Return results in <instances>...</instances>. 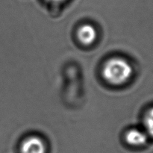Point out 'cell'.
<instances>
[{
  "label": "cell",
  "mask_w": 153,
  "mask_h": 153,
  "mask_svg": "<svg viewBox=\"0 0 153 153\" xmlns=\"http://www.w3.org/2000/svg\"><path fill=\"white\" fill-rule=\"evenodd\" d=\"M143 123L146 134L153 137V107L146 111L143 119Z\"/></svg>",
  "instance_id": "cell-5"
},
{
  "label": "cell",
  "mask_w": 153,
  "mask_h": 153,
  "mask_svg": "<svg viewBox=\"0 0 153 153\" xmlns=\"http://www.w3.org/2000/svg\"><path fill=\"white\" fill-rule=\"evenodd\" d=\"M20 152L21 153H45L46 146L41 138L31 136L22 142Z\"/></svg>",
  "instance_id": "cell-2"
},
{
  "label": "cell",
  "mask_w": 153,
  "mask_h": 153,
  "mask_svg": "<svg viewBox=\"0 0 153 153\" xmlns=\"http://www.w3.org/2000/svg\"><path fill=\"white\" fill-rule=\"evenodd\" d=\"M133 70L131 64L121 58H112L105 63L102 76L111 85H120L131 78Z\"/></svg>",
  "instance_id": "cell-1"
},
{
  "label": "cell",
  "mask_w": 153,
  "mask_h": 153,
  "mask_svg": "<svg viewBox=\"0 0 153 153\" xmlns=\"http://www.w3.org/2000/svg\"><path fill=\"white\" fill-rule=\"evenodd\" d=\"M48 1H52V2H57V3H58V2H62V1H65V0H48Z\"/></svg>",
  "instance_id": "cell-6"
},
{
  "label": "cell",
  "mask_w": 153,
  "mask_h": 153,
  "mask_svg": "<svg viewBox=\"0 0 153 153\" xmlns=\"http://www.w3.org/2000/svg\"><path fill=\"white\" fill-rule=\"evenodd\" d=\"M77 37L82 44L88 46V45L92 44L95 41L97 37V33L93 25L85 24L79 28Z\"/></svg>",
  "instance_id": "cell-4"
},
{
  "label": "cell",
  "mask_w": 153,
  "mask_h": 153,
  "mask_svg": "<svg viewBox=\"0 0 153 153\" xmlns=\"http://www.w3.org/2000/svg\"><path fill=\"white\" fill-rule=\"evenodd\" d=\"M126 141L133 146H141L146 143L148 136L146 132L137 128H131L126 134Z\"/></svg>",
  "instance_id": "cell-3"
}]
</instances>
